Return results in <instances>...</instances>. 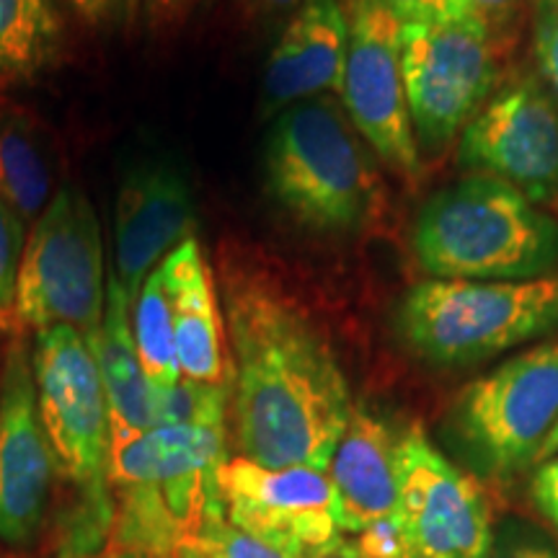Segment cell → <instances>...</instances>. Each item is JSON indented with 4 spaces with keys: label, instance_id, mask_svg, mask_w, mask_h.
<instances>
[{
    "label": "cell",
    "instance_id": "6da1fadb",
    "mask_svg": "<svg viewBox=\"0 0 558 558\" xmlns=\"http://www.w3.org/2000/svg\"><path fill=\"white\" fill-rule=\"evenodd\" d=\"M222 267L241 458L329 471L354 409L329 339L269 271Z\"/></svg>",
    "mask_w": 558,
    "mask_h": 558
},
{
    "label": "cell",
    "instance_id": "7a4b0ae2",
    "mask_svg": "<svg viewBox=\"0 0 558 558\" xmlns=\"http://www.w3.org/2000/svg\"><path fill=\"white\" fill-rule=\"evenodd\" d=\"M418 267L442 282H518L558 264V222L486 173L437 192L414 226Z\"/></svg>",
    "mask_w": 558,
    "mask_h": 558
},
{
    "label": "cell",
    "instance_id": "3957f363",
    "mask_svg": "<svg viewBox=\"0 0 558 558\" xmlns=\"http://www.w3.org/2000/svg\"><path fill=\"white\" fill-rule=\"evenodd\" d=\"M365 140L331 99H308L279 111L264 145L271 199L318 233H357L386 207V186Z\"/></svg>",
    "mask_w": 558,
    "mask_h": 558
},
{
    "label": "cell",
    "instance_id": "277c9868",
    "mask_svg": "<svg viewBox=\"0 0 558 558\" xmlns=\"http://www.w3.org/2000/svg\"><path fill=\"white\" fill-rule=\"evenodd\" d=\"M399 333L416 357L465 367L558 329V275L518 282L416 284L399 305Z\"/></svg>",
    "mask_w": 558,
    "mask_h": 558
},
{
    "label": "cell",
    "instance_id": "5b68a950",
    "mask_svg": "<svg viewBox=\"0 0 558 558\" xmlns=\"http://www.w3.org/2000/svg\"><path fill=\"white\" fill-rule=\"evenodd\" d=\"M32 365L54 469L83 497L81 533H101L111 520V422L99 367L86 339L68 326L37 333Z\"/></svg>",
    "mask_w": 558,
    "mask_h": 558
},
{
    "label": "cell",
    "instance_id": "8992f818",
    "mask_svg": "<svg viewBox=\"0 0 558 558\" xmlns=\"http://www.w3.org/2000/svg\"><path fill=\"white\" fill-rule=\"evenodd\" d=\"M558 424V337L471 380L452 401L448 429L488 478L535 463Z\"/></svg>",
    "mask_w": 558,
    "mask_h": 558
},
{
    "label": "cell",
    "instance_id": "52a82bcc",
    "mask_svg": "<svg viewBox=\"0 0 558 558\" xmlns=\"http://www.w3.org/2000/svg\"><path fill=\"white\" fill-rule=\"evenodd\" d=\"M104 308L107 288L99 220L86 194L68 184L54 192L24 246L16 318L37 333L68 326L88 344L99 337Z\"/></svg>",
    "mask_w": 558,
    "mask_h": 558
},
{
    "label": "cell",
    "instance_id": "ba28073f",
    "mask_svg": "<svg viewBox=\"0 0 558 558\" xmlns=\"http://www.w3.org/2000/svg\"><path fill=\"white\" fill-rule=\"evenodd\" d=\"M401 78L416 145L445 150L499 81V41L476 21L401 24Z\"/></svg>",
    "mask_w": 558,
    "mask_h": 558
},
{
    "label": "cell",
    "instance_id": "9c48e42d",
    "mask_svg": "<svg viewBox=\"0 0 558 558\" xmlns=\"http://www.w3.org/2000/svg\"><path fill=\"white\" fill-rule=\"evenodd\" d=\"M399 522L414 558H488L492 505L471 473L456 469L418 422L399 437Z\"/></svg>",
    "mask_w": 558,
    "mask_h": 558
},
{
    "label": "cell",
    "instance_id": "30bf717a",
    "mask_svg": "<svg viewBox=\"0 0 558 558\" xmlns=\"http://www.w3.org/2000/svg\"><path fill=\"white\" fill-rule=\"evenodd\" d=\"M226 518L288 558H318L341 541L329 473L311 465L267 469L230 458L220 478Z\"/></svg>",
    "mask_w": 558,
    "mask_h": 558
},
{
    "label": "cell",
    "instance_id": "8fae6325",
    "mask_svg": "<svg viewBox=\"0 0 558 558\" xmlns=\"http://www.w3.org/2000/svg\"><path fill=\"white\" fill-rule=\"evenodd\" d=\"M339 96L357 135L399 177L422 171L401 78V21L375 0H354Z\"/></svg>",
    "mask_w": 558,
    "mask_h": 558
},
{
    "label": "cell",
    "instance_id": "7c38bea8",
    "mask_svg": "<svg viewBox=\"0 0 558 558\" xmlns=\"http://www.w3.org/2000/svg\"><path fill=\"white\" fill-rule=\"evenodd\" d=\"M465 169L497 177L543 205L558 194V104L535 78L509 83L460 132Z\"/></svg>",
    "mask_w": 558,
    "mask_h": 558
},
{
    "label": "cell",
    "instance_id": "4fadbf2b",
    "mask_svg": "<svg viewBox=\"0 0 558 558\" xmlns=\"http://www.w3.org/2000/svg\"><path fill=\"white\" fill-rule=\"evenodd\" d=\"M54 458L39 418L34 365L13 341L0 378V541L29 543L45 520Z\"/></svg>",
    "mask_w": 558,
    "mask_h": 558
},
{
    "label": "cell",
    "instance_id": "5bb4252c",
    "mask_svg": "<svg viewBox=\"0 0 558 558\" xmlns=\"http://www.w3.org/2000/svg\"><path fill=\"white\" fill-rule=\"evenodd\" d=\"M194 194L179 166L158 158L143 160L128 171L114 207V277L130 303H135L153 269L173 248L194 239Z\"/></svg>",
    "mask_w": 558,
    "mask_h": 558
},
{
    "label": "cell",
    "instance_id": "9a60e30c",
    "mask_svg": "<svg viewBox=\"0 0 558 558\" xmlns=\"http://www.w3.org/2000/svg\"><path fill=\"white\" fill-rule=\"evenodd\" d=\"M349 47V19L339 0H303L271 47L262 83V111L339 94Z\"/></svg>",
    "mask_w": 558,
    "mask_h": 558
},
{
    "label": "cell",
    "instance_id": "2e32d148",
    "mask_svg": "<svg viewBox=\"0 0 558 558\" xmlns=\"http://www.w3.org/2000/svg\"><path fill=\"white\" fill-rule=\"evenodd\" d=\"M153 478L181 546L190 543L205 518L226 512L222 469H226V422L194 427H153Z\"/></svg>",
    "mask_w": 558,
    "mask_h": 558
},
{
    "label": "cell",
    "instance_id": "e0dca14e",
    "mask_svg": "<svg viewBox=\"0 0 558 558\" xmlns=\"http://www.w3.org/2000/svg\"><path fill=\"white\" fill-rule=\"evenodd\" d=\"M399 437L380 416L354 407L344 435L329 463V478L337 488L341 533L360 535L378 522L396 520L399 509Z\"/></svg>",
    "mask_w": 558,
    "mask_h": 558
},
{
    "label": "cell",
    "instance_id": "ac0fdd59",
    "mask_svg": "<svg viewBox=\"0 0 558 558\" xmlns=\"http://www.w3.org/2000/svg\"><path fill=\"white\" fill-rule=\"evenodd\" d=\"M160 271L171 295L181 378L209 386H233L220 300L199 241L190 239L173 248L160 262Z\"/></svg>",
    "mask_w": 558,
    "mask_h": 558
},
{
    "label": "cell",
    "instance_id": "d6986e66",
    "mask_svg": "<svg viewBox=\"0 0 558 558\" xmlns=\"http://www.w3.org/2000/svg\"><path fill=\"white\" fill-rule=\"evenodd\" d=\"M88 349L99 367L104 393H107L111 442L145 435L156 427L153 390L140 365L135 337H132V303L114 275L107 282L101 331L94 341H88Z\"/></svg>",
    "mask_w": 558,
    "mask_h": 558
},
{
    "label": "cell",
    "instance_id": "ffe728a7",
    "mask_svg": "<svg viewBox=\"0 0 558 558\" xmlns=\"http://www.w3.org/2000/svg\"><path fill=\"white\" fill-rule=\"evenodd\" d=\"M52 166L39 128L21 111H0V199L21 220L37 222L52 202Z\"/></svg>",
    "mask_w": 558,
    "mask_h": 558
},
{
    "label": "cell",
    "instance_id": "44dd1931",
    "mask_svg": "<svg viewBox=\"0 0 558 558\" xmlns=\"http://www.w3.org/2000/svg\"><path fill=\"white\" fill-rule=\"evenodd\" d=\"M58 39L52 0H0V75L39 73L54 58Z\"/></svg>",
    "mask_w": 558,
    "mask_h": 558
},
{
    "label": "cell",
    "instance_id": "7402d4cb",
    "mask_svg": "<svg viewBox=\"0 0 558 558\" xmlns=\"http://www.w3.org/2000/svg\"><path fill=\"white\" fill-rule=\"evenodd\" d=\"M132 337L153 393L171 388L181 378V369L173 337L171 295L160 267L153 269L132 303Z\"/></svg>",
    "mask_w": 558,
    "mask_h": 558
},
{
    "label": "cell",
    "instance_id": "603a6c76",
    "mask_svg": "<svg viewBox=\"0 0 558 558\" xmlns=\"http://www.w3.org/2000/svg\"><path fill=\"white\" fill-rule=\"evenodd\" d=\"M230 386L179 378L171 388L153 393L156 427H194V424L226 422Z\"/></svg>",
    "mask_w": 558,
    "mask_h": 558
},
{
    "label": "cell",
    "instance_id": "cb8c5ba5",
    "mask_svg": "<svg viewBox=\"0 0 558 558\" xmlns=\"http://www.w3.org/2000/svg\"><path fill=\"white\" fill-rule=\"evenodd\" d=\"M190 543L207 558H288L279 554L277 548L248 535L246 530L235 527L226 518V512L205 518Z\"/></svg>",
    "mask_w": 558,
    "mask_h": 558
},
{
    "label": "cell",
    "instance_id": "d4e9b609",
    "mask_svg": "<svg viewBox=\"0 0 558 558\" xmlns=\"http://www.w3.org/2000/svg\"><path fill=\"white\" fill-rule=\"evenodd\" d=\"M24 246V220L0 199V329L16 318V288Z\"/></svg>",
    "mask_w": 558,
    "mask_h": 558
},
{
    "label": "cell",
    "instance_id": "484cf974",
    "mask_svg": "<svg viewBox=\"0 0 558 558\" xmlns=\"http://www.w3.org/2000/svg\"><path fill=\"white\" fill-rule=\"evenodd\" d=\"M375 3L393 13L401 24H414V21H473L465 11L463 0H375Z\"/></svg>",
    "mask_w": 558,
    "mask_h": 558
},
{
    "label": "cell",
    "instance_id": "4316f807",
    "mask_svg": "<svg viewBox=\"0 0 558 558\" xmlns=\"http://www.w3.org/2000/svg\"><path fill=\"white\" fill-rule=\"evenodd\" d=\"M533 50L538 60L541 75L550 94L558 99V16L550 11L535 9Z\"/></svg>",
    "mask_w": 558,
    "mask_h": 558
},
{
    "label": "cell",
    "instance_id": "83f0119b",
    "mask_svg": "<svg viewBox=\"0 0 558 558\" xmlns=\"http://www.w3.org/2000/svg\"><path fill=\"white\" fill-rule=\"evenodd\" d=\"M463 5L476 24L484 26L494 39L501 41L509 26L518 19L522 0H463Z\"/></svg>",
    "mask_w": 558,
    "mask_h": 558
},
{
    "label": "cell",
    "instance_id": "f1b7e54d",
    "mask_svg": "<svg viewBox=\"0 0 558 558\" xmlns=\"http://www.w3.org/2000/svg\"><path fill=\"white\" fill-rule=\"evenodd\" d=\"M530 497L543 518L558 527V452L538 463V471L530 481Z\"/></svg>",
    "mask_w": 558,
    "mask_h": 558
},
{
    "label": "cell",
    "instance_id": "f546056e",
    "mask_svg": "<svg viewBox=\"0 0 558 558\" xmlns=\"http://www.w3.org/2000/svg\"><path fill=\"white\" fill-rule=\"evenodd\" d=\"M488 558H558L556 550L535 535L522 530H505L499 538H494Z\"/></svg>",
    "mask_w": 558,
    "mask_h": 558
},
{
    "label": "cell",
    "instance_id": "4dcf8cb0",
    "mask_svg": "<svg viewBox=\"0 0 558 558\" xmlns=\"http://www.w3.org/2000/svg\"><path fill=\"white\" fill-rule=\"evenodd\" d=\"M65 3L88 24H111L130 16L135 9V0H65Z\"/></svg>",
    "mask_w": 558,
    "mask_h": 558
},
{
    "label": "cell",
    "instance_id": "1f68e13d",
    "mask_svg": "<svg viewBox=\"0 0 558 558\" xmlns=\"http://www.w3.org/2000/svg\"><path fill=\"white\" fill-rule=\"evenodd\" d=\"M150 9V16L156 21H173L181 19L192 9L194 0H145Z\"/></svg>",
    "mask_w": 558,
    "mask_h": 558
},
{
    "label": "cell",
    "instance_id": "d6a6232c",
    "mask_svg": "<svg viewBox=\"0 0 558 558\" xmlns=\"http://www.w3.org/2000/svg\"><path fill=\"white\" fill-rule=\"evenodd\" d=\"M318 558H362L357 546H354V541H341L337 548H331L329 554L318 556Z\"/></svg>",
    "mask_w": 558,
    "mask_h": 558
},
{
    "label": "cell",
    "instance_id": "836d02e7",
    "mask_svg": "<svg viewBox=\"0 0 558 558\" xmlns=\"http://www.w3.org/2000/svg\"><path fill=\"white\" fill-rule=\"evenodd\" d=\"M254 5H259L264 11H290V9H298L303 0H251Z\"/></svg>",
    "mask_w": 558,
    "mask_h": 558
},
{
    "label": "cell",
    "instance_id": "e575fe53",
    "mask_svg": "<svg viewBox=\"0 0 558 558\" xmlns=\"http://www.w3.org/2000/svg\"><path fill=\"white\" fill-rule=\"evenodd\" d=\"M558 452V424L554 427V432H550L546 442H543V448L538 450V458H535V463H543V460L554 458Z\"/></svg>",
    "mask_w": 558,
    "mask_h": 558
},
{
    "label": "cell",
    "instance_id": "d590c367",
    "mask_svg": "<svg viewBox=\"0 0 558 558\" xmlns=\"http://www.w3.org/2000/svg\"><path fill=\"white\" fill-rule=\"evenodd\" d=\"M177 558H207V556H202L199 550L192 546V543H184V546L177 550Z\"/></svg>",
    "mask_w": 558,
    "mask_h": 558
},
{
    "label": "cell",
    "instance_id": "8d00e7d4",
    "mask_svg": "<svg viewBox=\"0 0 558 558\" xmlns=\"http://www.w3.org/2000/svg\"><path fill=\"white\" fill-rule=\"evenodd\" d=\"M535 9H543V11H550L558 16V0H535Z\"/></svg>",
    "mask_w": 558,
    "mask_h": 558
},
{
    "label": "cell",
    "instance_id": "74e56055",
    "mask_svg": "<svg viewBox=\"0 0 558 558\" xmlns=\"http://www.w3.org/2000/svg\"><path fill=\"white\" fill-rule=\"evenodd\" d=\"M96 558H143V556H135V554H128V550H111V554H104V556H96Z\"/></svg>",
    "mask_w": 558,
    "mask_h": 558
},
{
    "label": "cell",
    "instance_id": "f35d334b",
    "mask_svg": "<svg viewBox=\"0 0 558 558\" xmlns=\"http://www.w3.org/2000/svg\"><path fill=\"white\" fill-rule=\"evenodd\" d=\"M409 558H414V556H409Z\"/></svg>",
    "mask_w": 558,
    "mask_h": 558
}]
</instances>
